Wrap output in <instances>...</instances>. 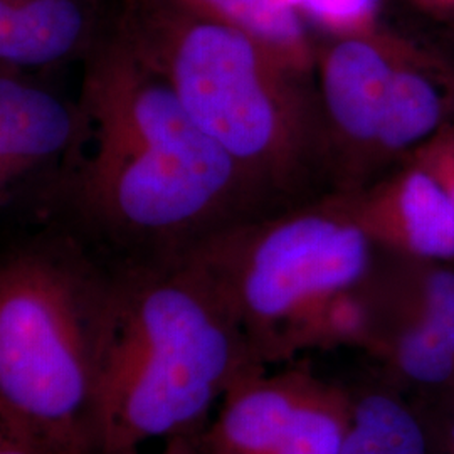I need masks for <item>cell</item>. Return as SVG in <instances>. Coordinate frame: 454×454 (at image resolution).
I'll list each match as a JSON object with an SVG mask.
<instances>
[{
	"label": "cell",
	"instance_id": "obj_1",
	"mask_svg": "<svg viewBox=\"0 0 454 454\" xmlns=\"http://www.w3.org/2000/svg\"><path fill=\"white\" fill-rule=\"evenodd\" d=\"M78 105L80 138L35 195L34 214L105 260H179L227 227L275 212L112 26L82 63Z\"/></svg>",
	"mask_w": 454,
	"mask_h": 454
},
{
	"label": "cell",
	"instance_id": "obj_2",
	"mask_svg": "<svg viewBox=\"0 0 454 454\" xmlns=\"http://www.w3.org/2000/svg\"><path fill=\"white\" fill-rule=\"evenodd\" d=\"M112 31L168 82L273 211L332 194L313 74L238 29L162 0H112Z\"/></svg>",
	"mask_w": 454,
	"mask_h": 454
},
{
	"label": "cell",
	"instance_id": "obj_3",
	"mask_svg": "<svg viewBox=\"0 0 454 454\" xmlns=\"http://www.w3.org/2000/svg\"><path fill=\"white\" fill-rule=\"evenodd\" d=\"M112 270L101 453L202 433L212 406L264 364L194 262H112Z\"/></svg>",
	"mask_w": 454,
	"mask_h": 454
},
{
	"label": "cell",
	"instance_id": "obj_4",
	"mask_svg": "<svg viewBox=\"0 0 454 454\" xmlns=\"http://www.w3.org/2000/svg\"><path fill=\"white\" fill-rule=\"evenodd\" d=\"M43 224L0 262V426L59 454H101L112 262L66 227Z\"/></svg>",
	"mask_w": 454,
	"mask_h": 454
},
{
	"label": "cell",
	"instance_id": "obj_5",
	"mask_svg": "<svg viewBox=\"0 0 454 454\" xmlns=\"http://www.w3.org/2000/svg\"><path fill=\"white\" fill-rule=\"evenodd\" d=\"M377 253L345 199L328 194L227 227L184 258L211 279L266 365L307 348L318 313L367 279Z\"/></svg>",
	"mask_w": 454,
	"mask_h": 454
},
{
	"label": "cell",
	"instance_id": "obj_6",
	"mask_svg": "<svg viewBox=\"0 0 454 454\" xmlns=\"http://www.w3.org/2000/svg\"><path fill=\"white\" fill-rule=\"evenodd\" d=\"M414 44L382 26L317 43L315 78L332 194H354L371 184L390 84Z\"/></svg>",
	"mask_w": 454,
	"mask_h": 454
},
{
	"label": "cell",
	"instance_id": "obj_7",
	"mask_svg": "<svg viewBox=\"0 0 454 454\" xmlns=\"http://www.w3.org/2000/svg\"><path fill=\"white\" fill-rule=\"evenodd\" d=\"M82 133L78 101H66L26 69L0 65V202H31Z\"/></svg>",
	"mask_w": 454,
	"mask_h": 454
},
{
	"label": "cell",
	"instance_id": "obj_8",
	"mask_svg": "<svg viewBox=\"0 0 454 454\" xmlns=\"http://www.w3.org/2000/svg\"><path fill=\"white\" fill-rule=\"evenodd\" d=\"M379 251L397 258L454 261V207L424 167L397 163L354 194H339Z\"/></svg>",
	"mask_w": 454,
	"mask_h": 454
},
{
	"label": "cell",
	"instance_id": "obj_9",
	"mask_svg": "<svg viewBox=\"0 0 454 454\" xmlns=\"http://www.w3.org/2000/svg\"><path fill=\"white\" fill-rule=\"evenodd\" d=\"M110 26L112 0H0V65H82Z\"/></svg>",
	"mask_w": 454,
	"mask_h": 454
},
{
	"label": "cell",
	"instance_id": "obj_10",
	"mask_svg": "<svg viewBox=\"0 0 454 454\" xmlns=\"http://www.w3.org/2000/svg\"><path fill=\"white\" fill-rule=\"evenodd\" d=\"M454 121V66L419 43L399 66L373 150V180Z\"/></svg>",
	"mask_w": 454,
	"mask_h": 454
},
{
	"label": "cell",
	"instance_id": "obj_11",
	"mask_svg": "<svg viewBox=\"0 0 454 454\" xmlns=\"http://www.w3.org/2000/svg\"><path fill=\"white\" fill-rule=\"evenodd\" d=\"M315 379L264 371L229 390L217 418L199 434L204 454H273L286 436Z\"/></svg>",
	"mask_w": 454,
	"mask_h": 454
},
{
	"label": "cell",
	"instance_id": "obj_12",
	"mask_svg": "<svg viewBox=\"0 0 454 454\" xmlns=\"http://www.w3.org/2000/svg\"><path fill=\"white\" fill-rule=\"evenodd\" d=\"M192 16L238 29L294 69L313 74L317 41L305 19L285 0H162Z\"/></svg>",
	"mask_w": 454,
	"mask_h": 454
},
{
	"label": "cell",
	"instance_id": "obj_13",
	"mask_svg": "<svg viewBox=\"0 0 454 454\" xmlns=\"http://www.w3.org/2000/svg\"><path fill=\"white\" fill-rule=\"evenodd\" d=\"M340 454H426L419 422L386 394H369L352 406Z\"/></svg>",
	"mask_w": 454,
	"mask_h": 454
},
{
	"label": "cell",
	"instance_id": "obj_14",
	"mask_svg": "<svg viewBox=\"0 0 454 454\" xmlns=\"http://www.w3.org/2000/svg\"><path fill=\"white\" fill-rule=\"evenodd\" d=\"M406 260V270L389 283L377 273L373 278L392 303L411 309L434 325L454 347V271L434 261Z\"/></svg>",
	"mask_w": 454,
	"mask_h": 454
},
{
	"label": "cell",
	"instance_id": "obj_15",
	"mask_svg": "<svg viewBox=\"0 0 454 454\" xmlns=\"http://www.w3.org/2000/svg\"><path fill=\"white\" fill-rule=\"evenodd\" d=\"M352 406L340 389L315 380L273 454H340Z\"/></svg>",
	"mask_w": 454,
	"mask_h": 454
},
{
	"label": "cell",
	"instance_id": "obj_16",
	"mask_svg": "<svg viewBox=\"0 0 454 454\" xmlns=\"http://www.w3.org/2000/svg\"><path fill=\"white\" fill-rule=\"evenodd\" d=\"M404 160L419 163L438 180L454 207V121L411 152Z\"/></svg>",
	"mask_w": 454,
	"mask_h": 454
},
{
	"label": "cell",
	"instance_id": "obj_17",
	"mask_svg": "<svg viewBox=\"0 0 454 454\" xmlns=\"http://www.w3.org/2000/svg\"><path fill=\"white\" fill-rule=\"evenodd\" d=\"M0 454H59L29 433L0 426Z\"/></svg>",
	"mask_w": 454,
	"mask_h": 454
},
{
	"label": "cell",
	"instance_id": "obj_18",
	"mask_svg": "<svg viewBox=\"0 0 454 454\" xmlns=\"http://www.w3.org/2000/svg\"><path fill=\"white\" fill-rule=\"evenodd\" d=\"M422 16L454 29V0H407Z\"/></svg>",
	"mask_w": 454,
	"mask_h": 454
},
{
	"label": "cell",
	"instance_id": "obj_19",
	"mask_svg": "<svg viewBox=\"0 0 454 454\" xmlns=\"http://www.w3.org/2000/svg\"><path fill=\"white\" fill-rule=\"evenodd\" d=\"M199 434H184L167 439L165 448L160 454H204L200 448Z\"/></svg>",
	"mask_w": 454,
	"mask_h": 454
},
{
	"label": "cell",
	"instance_id": "obj_20",
	"mask_svg": "<svg viewBox=\"0 0 454 454\" xmlns=\"http://www.w3.org/2000/svg\"><path fill=\"white\" fill-rule=\"evenodd\" d=\"M101 454H140L138 446H130V448H120V450H108Z\"/></svg>",
	"mask_w": 454,
	"mask_h": 454
},
{
	"label": "cell",
	"instance_id": "obj_21",
	"mask_svg": "<svg viewBox=\"0 0 454 454\" xmlns=\"http://www.w3.org/2000/svg\"><path fill=\"white\" fill-rule=\"evenodd\" d=\"M451 441H453V448H454V421H453V429H451Z\"/></svg>",
	"mask_w": 454,
	"mask_h": 454
}]
</instances>
